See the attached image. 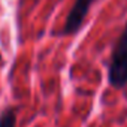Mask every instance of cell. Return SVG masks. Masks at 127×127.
<instances>
[{"instance_id": "obj_1", "label": "cell", "mask_w": 127, "mask_h": 127, "mask_svg": "<svg viewBox=\"0 0 127 127\" xmlns=\"http://www.w3.org/2000/svg\"><path fill=\"white\" fill-rule=\"evenodd\" d=\"M108 81L114 88H124L127 85V24L114 45L108 69Z\"/></svg>"}, {"instance_id": "obj_2", "label": "cell", "mask_w": 127, "mask_h": 127, "mask_svg": "<svg viewBox=\"0 0 127 127\" xmlns=\"http://www.w3.org/2000/svg\"><path fill=\"white\" fill-rule=\"evenodd\" d=\"M94 2L96 0H75L67 17H66L64 26H63V30H61L63 36L73 34L81 29V26L84 24L85 17H87L88 11Z\"/></svg>"}, {"instance_id": "obj_3", "label": "cell", "mask_w": 127, "mask_h": 127, "mask_svg": "<svg viewBox=\"0 0 127 127\" xmlns=\"http://www.w3.org/2000/svg\"><path fill=\"white\" fill-rule=\"evenodd\" d=\"M17 126V111L15 108H6L0 114V127H15Z\"/></svg>"}]
</instances>
